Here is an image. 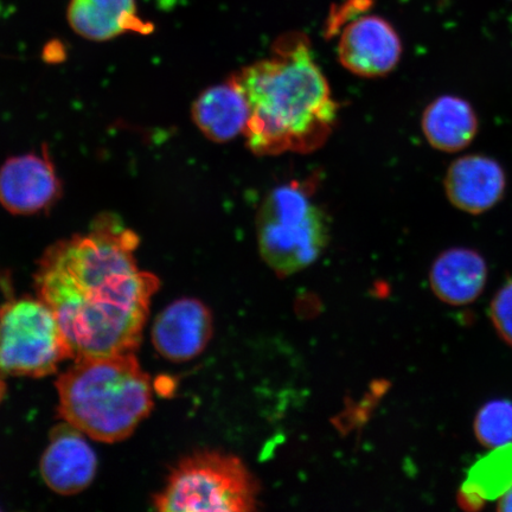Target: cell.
<instances>
[{"label":"cell","mask_w":512,"mask_h":512,"mask_svg":"<svg viewBox=\"0 0 512 512\" xmlns=\"http://www.w3.org/2000/svg\"><path fill=\"white\" fill-rule=\"evenodd\" d=\"M139 239L112 214L87 234L57 241L38 261V298L59 320L73 360L130 354L138 349L156 275L140 270Z\"/></svg>","instance_id":"1"},{"label":"cell","mask_w":512,"mask_h":512,"mask_svg":"<svg viewBox=\"0 0 512 512\" xmlns=\"http://www.w3.org/2000/svg\"><path fill=\"white\" fill-rule=\"evenodd\" d=\"M232 78L251 108L242 137L254 155L315 152L328 142L338 106L302 32H286L267 59L249 64Z\"/></svg>","instance_id":"2"},{"label":"cell","mask_w":512,"mask_h":512,"mask_svg":"<svg viewBox=\"0 0 512 512\" xmlns=\"http://www.w3.org/2000/svg\"><path fill=\"white\" fill-rule=\"evenodd\" d=\"M56 387L64 421L102 443L130 437L153 407L150 376L134 352L78 358Z\"/></svg>","instance_id":"3"},{"label":"cell","mask_w":512,"mask_h":512,"mask_svg":"<svg viewBox=\"0 0 512 512\" xmlns=\"http://www.w3.org/2000/svg\"><path fill=\"white\" fill-rule=\"evenodd\" d=\"M325 211L309 183L291 182L268 192L256 214L261 259L280 278L306 270L329 242Z\"/></svg>","instance_id":"4"},{"label":"cell","mask_w":512,"mask_h":512,"mask_svg":"<svg viewBox=\"0 0 512 512\" xmlns=\"http://www.w3.org/2000/svg\"><path fill=\"white\" fill-rule=\"evenodd\" d=\"M259 488L238 457L206 451L172 469L153 502L163 512H247L256 509Z\"/></svg>","instance_id":"5"},{"label":"cell","mask_w":512,"mask_h":512,"mask_svg":"<svg viewBox=\"0 0 512 512\" xmlns=\"http://www.w3.org/2000/svg\"><path fill=\"white\" fill-rule=\"evenodd\" d=\"M69 358L59 320L43 300H11L0 309V374L48 376Z\"/></svg>","instance_id":"6"},{"label":"cell","mask_w":512,"mask_h":512,"mask_svg":"<svg viewBox=\"0 0 512 512\" xmlns=\"http://www.w3.org/2000/svg\"><path fill=\"white\" fill-rule=\"evenodd\" d=\"M401 38L380 16H360L343 28L337 44L342 67L360 78H382L398 67Z\"/></svg>","instance_id":"7"},{"label":"cell","mask_w":512,"mask_h":512,"mask_svg":"<svg viewBox=\"0 0 512 512\" xmlns=\"http://www.w3.org/2000/svg\"><path fill=\"white\" fill-rule=\"evenodd\" d=\"M213 335L214 318L209 307L196 298H182L159 313L152 343L165 360L183 363L200 356Z\"/></svg>","instance_id":"8"},{"label":"cell","mask_w":512,"mask_h":512,"mask_svg":"<svg viewBox=\"0 0 512 512\" xmlns=\"http://www.w3.org/2000/svg\"><path fill=\"white\" fill-rule=\"evenodd\" d=\"M61 185L47 153L11 158L0 168V204L15 215L48 209L59 197Z\"/></svg>","instance_id":"9"},{"label":"cell","mask_w":512,"mask_h":512,"mask_svg":"<svg viewBox=\"0 0 512 512\" xmlns=\"http://www.w3.org/2000/svg\"><path fill=\"white\" fill-rule=\"evenodd\" d=\"M83 433L72 425H61L50 434L40 470L44 482L56 494L78 495L92 484L98 459Z\"/></svg>","instance_id":"10"},{"label":"cell","mask_w":512,"mask_h":512,"mask_svg":"<svg viewBox=\"0 0 512 512\" xmlns=\"http://www.w3.org/2000/svg\"><path fill=\"white\" fill-rule=\"evenodd\" d=\"M444 185L447 200L454 208L482 215L503 200L507 175L496 159L467 155L448 166Z\"/></svg>","instance_id":"11"},{"label":"cell","mask_w":512,"mask_h":512,"mask_svg":"<svg viewBox=\"0 0 512 512\" xmlns=\"http://www.w3.org/2000/svg\"><path fill=\"white\" fill-rule=\"evenodd\" d=\"M191 117L204 137L223 144L243 136L251 108L245 93L230 76L227 81L208 87L197 96Z\"/></svg>","instance_id":"12"},{"label":"cell","mask_w":512,"mask_h":512,"mask_svg":"<svg viewBox=\"0 0 512 512\" xmlns=\"http://www.w3.org/2000/svg\"><path fill=\"white\" fill-rule=\"evenodd\" d=\"M488 265L470 248H450L438 255L430 271L433 293L452 306L469 305L478 299L488 281Z\"/></svg>","instance_id":"13"},{"label":"cell","mask_w":512,"mask_h":512,"mask_svg":"<svg viewBox=\"0 0 512 512\" xmlns=\"http://www.w3.org/2000/svg\"><path fill=\"white\" fill-rule=\"evenodd\" d=\"M68 22L76 34L95 42L126 32L147 35L153 31V25L138 16L136 0H70Z\"/></svg>","instance_id":"14"},{"label":"cell","mask_w":512,"mask_h":512,"mask_svg":"<svg viewBox=\"0 0 512 512\" xmlns=\"http://www.w3.org/2000/svg\"><path fill=\"white\" fill-rule=\"evenodd\" d=\"M421 130L434 150L456 153L477 137L479 120L469 101L457 95H441L425 108Z\"/></svg>","instance_id":"15"},{"label":"cell","mask_w":512,"mask_h":512,"mask_svg":"<svg viewBox=\"0 0 512 512\" xmlns=\"http://www.w3.org/2000/svg\"><path fill=\"white\" fill-rule=\"evenodd\" d=\"M485 502L499 499L512 489V444L492 448L472 465L463 483Z\"/></svg>","instance_id":"16"},{"label":"cell","mask_w":512,"mask_h":512,"mask_svg":"<svg viewBox=\"0 0 512 512\" xmlns=\"http://www.w3.org/2000/svg\"><path fill=\"white\" fill-rule=\"evenodd\" d=\"M475 434L479 443L488 448L512 444V402L494 400L480 408Z\"/></svg>","instance_id":"17"},{"label":"cell","mask_w":512,"mask_h":512,"mask_svg":"<svg viewBox=\"0 0 512 512\" xmlns=\"http://www.w3.org/2000/svg\"><path fill=\"white\" fill-rule=\"evenodd\" d=\"M490 317L499 337L512 347V280L492 299Z\"/></svg>","instance_id":"18"},{"label":"cell","mask_w":512,"mask_h":512,"mask_svg":"<svg viewBox=\"0 0 512 512\" xmlns=\"http://www.w3.org/2000/svg\"><path fill=\"white\" fill-rule=\"evenodd\" d=\"M371 5L373 0H345L343 4L331 10L326 32L331 36L337 35L345 25L366 14Z\"/></svg>","instance_id":"19"},{"label":"cell","mask_w":512,"mask_h":512,"mask_svg":"<svg viewBox=\"0 0 512 512\" xmlns=\"http://www.w3.org/2000/svg\"><path fill=\"white\" fill-rule=\"evenodd\" d=\"M497 509L499 511L512 512V489L498 499Z\"/></svg>","instance_id":"20"}]
</instances>
